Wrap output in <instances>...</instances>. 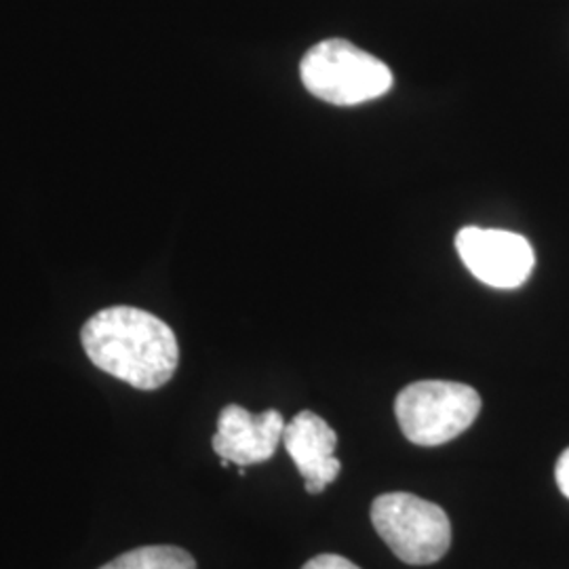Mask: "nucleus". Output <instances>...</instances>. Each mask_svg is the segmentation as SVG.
Returning a JSON list of instances; mask_svg holds the SVG:
<instances>
[{"mask_svg": "<svg viewBox=\"0 0 569 569\" xmlns=\"http://www.w3.org/2000/svg\"><path fill=\"white\" fill-rule=\"evenodd\" d=\"M81 342L93 366L140 390L164 387L180 361L173 329L131 306H112L93 315L81 329Z\"/></svg>", "mask_w": 569, "mask_h": 569, "instance_id": "1", "label": "nucleus"}, {"mask_svg": "<svg viewBox=\"0 0 569 569\" xmlns=\"http://www.w3.org/2000/svg\"><path fill=\"white\" fill-rule=\"evenodd\" d=\"M306 89L333 106H357L382 98L392 87L385 61L345 39L315 44L300 63Z\"/></svg>", "mask_w": 569, "mask_h": 569, "instance_id": "2", "label": "nucleus"}, {"mask_svg": "<svg viewBox=\"0 0 569 569\" xmlns=\"http://www.w3.org/2000/svg\"><path fill=\"white\" fill-rule=\"evenodd\" d=\"M481 411L479 392L468 385L422 380L403 388L395 416L407 441L422 448L443 446L472 427Z\"/></svg>", "mask_w": 569, "mask_h": 569, "instance_id": "3", "label": "nucleus"}, {"mask_svg": "<svg viewBox=\"0 0 569 569\" xmlns=\"http://www.w3.org/2000/svg\"><path fill=\"white\" fill-rule=\"evenodd\" d=\"M371 523L407 566L437 563L451 545L448 512L407 491L378 496L371 505Z\"/></svg>", "mask_w": 569, "mask_h": 569, "instance_id": "4", "label": "nucleus"}, {"mask_svg": "<svg viewBox=\"0 0 569 569\" xmlns=\"http://www.w3.org/2000/svg\"><path fill=\"white\" fill-rule=\"evenodd\" d=\"M456 249L468 270L481 283L515 289L528 281L533 249L526 237L509 230L467 226L456 237Z\"/></svg>", "mask_w": 569, "mask_h": 569, "instance_id": "5", "label": "nucleus"}, {"mask_svg": "<svg viewBox=\"0 0 569 569\" xmlns=\"http://www.w3.org/2000/svg\"><path fill=\"white\" fill-rule=\"evenodd\" d=\"M283 416L277 409L251 413L241 406H226L211 446L224 467H251L274 456L283 441Z\"/></svg>", "mask_w": 569, "mask_h": 569, "instance_id": "6", "label": "nucleus"}, {"mask_svg": "<svg viewBox=\"0 0 569 569\" xmlns=\"http://www.w3.org/2000/svg\"><path fill=\"white\" fill-rule=\"evenodd\" d=\"M283 443L289 458L305 477L308 493H323L340 475L342 465L333 456L338 435L317 413L300 411L289 425H284Z\"/></svg>", "mask_w": 569, "mask_h": 569, "instance_id": "7", "label": "nucleus"}, {"mask_svg": "<svg viewBox=\"0 0 569 569\" xmlns=\"http://www.w3.org/2000/svg\"><path fill=\"white\" fill-rule=\"evenodd\" d=\"M100 569H197V561L178 547H142L122 552Z\"/></svg>", "mask_w": 569, "mask_h": 569, "instance_id": "8", "label": "nucleus"}, {"mask_svg": "<svg viewBox=\"0 0 569 569\" xmlns=\"http://www.w3.org/2000/svg\"><path fill=\"white\" fill-rule=\"evenodd\" d=\"M302 569H361L359 566H355L352 561H348L346 557H340V555H329V552H323V555H317V557H312L308 563H306Z\"/></svg>", "mask_w": 569, "mask_h": 569, "instance_id": "9", "label": "nucleus"}, {"mask_svg": "<svg viewBox=\"0 0 569 569\" xmlns=\"http://www.w3.org/2000/svg\"><path fill=\"white\" fill-rule=\"evenodd\" d=\"M555 479L557 486L561 489V493L569 500V448L561 453V458L557 460V468H555Z\"/></svg>", "mask_w": 569, "mask_h": 569, "instance_id": "10", "label": "nucleus"}]
</instances>
